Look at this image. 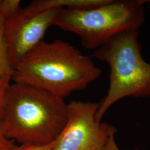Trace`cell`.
Listing matches in <instances>:
<instances>
[{"instance_id":"obj_14","label":"cell","mask_w":150,"mask_h":150,"mask_svg":"<svg viewBox=\"0 0 150 150\" xmlns=\"http://www.w3.org/2000/svg\"><path fill=\"white\" fill-rule=\"evenodd\" d=\"M148 3H149V5H150V1H148Z\"/></svg>"},{"instance_id":"obj_12","label":"cell","mask_w":150,"mask_h":150,"mask_svg":"<svg viewBox=\"0 0 150 150\" xmlns=\"http://www.w3.org/2000/svg\"><path fill=\"white\" fill-rule=\"evenodd\" d=\"M54 141L50 144L45 146H37L32 145H21L19 146H15L13 148L9 150H53Z\"/></svg>"},{"instance_id":"obj_13","label":"cell","mask_w":150,"mask_h":150,"mask_svg":"<svg viewBox=\"0 0 150 150\" xmlns=\"http://www.w3.org/2000/svg\"><path fill=\"white\" fill-rule=\"evenodd\" d=\"M115 134H113L110 136L103 150H121L118 148V146L116 142L115 137Z\"/></svg>"},{"instance_id":"obj_4","label":"cell","mask_w":150,"mask_h":150,"mask_svg":"<svg viewBox=\"0 0 150 150\" xmlns=\"http://www.w3.org/2000/svg\"><path fill=\"white\" fill-rule=\"evenodd\" d=\"M146 0H110L88 10L60 8L53 25L78 35L82 46L95 51L123 32L145 23Z\"/></svg>"},{"instance_id":"obj_11","label":"cell","mask_w":150,"mask_h":150,"mask_svg":"<svg viewBox=\"0 0 150 150\" xmlns=\"http://www.w3.org/2000/svg\"><path fill=\"white\" fill-rule=\"evenodd\" d=\"M16 145L13 140L6 137L2 129V125L0 121V150H9L13 148Z\"/></svg>"},{"instance_id":"obj_8","label":"cell","mask_w":150,"mask_h":150,"mask_svg":"<svg viewBox=\"0 0 150 150\" xmlns=\"http://www.w3.org/2000/svg\"><path fill=\"white\" fill-rule=\"evenodd\" d=\"M5 21L0 15V79L7 75H12L13 72L4 36Z\"/></svg>"},{"instance_id":"obj_3","label":"cell","mask_w":150,"mask_h":150,"mask_svg":"<svg viewBox=\"0 0 150 150\" xmlns=\"http://www.w3.org/2000/svg\"><path fill=\"white\" fill-rule=\"evenodd\" d=\"M139 30L123 32L94 51L92 57L110 68L107 94L98 103V121L114 103L125 97H150V64L144 59Z\"/></svg>"},{"instance_id":"obj_9","label":"cell","mask_w":150,"mask_h":150,"mask_svg":"<svg viewBox=\"0 0 150 150\" xmlns=\"http://www.w3.org/2000/svg\"><path fill=\"white\" fill-rule=\"evenodd\" d=\"M19 0H0V15L7 20L15 16L21 9Z\"/></svg>"},{"instance_id":"obj_10","label":"cell","mask_w":150,"mask_h":150,"mask_svg":"<svg viewBox=\"0 0 150 150\" xmlns=\"http://www.w3.org/2000/svg\"><path fill=\"white\" fill-rule=\"evenodd\" d=\"M11 81V75H7L0 79V121L4 116L6 96Z\"/></svg>"},{"instance_id":"obj_2","label":"cell","mask_w":150,"mask_h":150,"mask_svg":"<svg viewBox=\"0 0 150 150\" xmlns=\"http://www.w3.org/2000/svg\"><path fill=\"white\" fill-rule=\"evenodd\" d=\"M67 120L64 98L30 85L10 84L1 120L8 139L21 145H48L57 139Z\"/></svg>"},{"instance_id":"obj_1","label":"cell","mask_w":150,"mask_h":150,"mask_svg":"<svg viewBox=\"0 0 150 150\" xmlns=\"http://www.w3.org/2000/svg\"><path fill=\"white\" fill-rule=\"evenodd\" d=\"M101 73L91 57L57 40L39 43L14 68L11 79L13 82L38 87L64 98L85 89Z\"/></svg>"},{"instance_id":"obj_6","label":"cell","mask_w":150,"mask_h":150,"mask_svg":"<svg viewBox=\"0 0 150 150\" xmlns=\"http://www.w3.org/2000/svg\"><path fill=\"white\" fill-rule=\"evenodd\" d=\"M59 10L32 13L21 8L15 16L5 21L4 36L13 70L42 41L48 28L53 25Z\"/></svg>"},{"instance_id":"obj_5","label":"cell","mask_w":150,"mask_h":150,"mask_svg":"<svg viewBox=\"0 0 150 150\" xmlns=\"http://www.w3.org/2000/svg\"><path fill=\"white\" fill-rule=\"evenodd\" d=\"M98 108L96 102L72 101L67 104V120L53 150H103L117 129L97 120Z\"/></svg>"},{"instance_id":"obj_7","label":"cell","mask_w":150,"mask_h":150,"mask_svg":"<svg viewBox=\"0 0 150 150\" xmlns=\"http://www.w3.org/2000/svg\"><path fill=\"white\" fill-rule=\"evenodd\" d=\"M110 0H35L24 9L32 13L54 9L88 10L104 5Z\"/></svg>"}]
</instances>
